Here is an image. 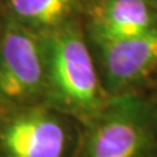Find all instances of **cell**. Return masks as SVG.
Masks as SVG:
<instances>
[{
	"label": "cell",
	"mask_w": 157,
	"mask_h": 157,
	"mask_svg": "<svg viewBox=\"0 0 157 157\" xmlns=\"http://www.w3.org/2000/svg\"><path fill=\"white\" fill-rule=\"evenodd\" d=\"M46 52L45 105L80 124L109 101L90 42L81 22L43 36Z\"/></svg>",
	"instance_id": "cell-1"
},
{
	"label": "cell",
	"mask_w": 157,
	"mask_h": 157,
	"mask_svg": "<svg viewBox=\"0 0 157 157\" xmlns=\"http://www.w3.org/2000/svg\"><path fill=\"white\" fill-rule=\"evenodd\" d=\"M80 126L73 157H157V104L136 92L111 96Z\"/></svg>",
	"instance_id": "cell-2"
},
{
	"label": "cell",
	"mask_w": 157,
	"mask_h": 157,
	"mask_svg": "<svg viewBox=\"0 0 157 157\" xmlns=\"http://www.w3.org/2000/svg\"><path fill=\"white\" fill-rule=\"evenodd\" d=\"M43 36L0 14V110L45 104Z\"/></svg>",
	"instance_id": "cell-3"
},
{
	"label": "cell",
	"mask_w": 157,
	"mask_h": 157,
	"mask_svg": "<svg viewBox=\"0 0 157 157\" xmlns=\"http://www.w3.org/2000/svg\"><path fill=\"white\" fill-rule=\"evenodd\" d=\"M71 121L45 104L0 110V157H73Z\"/></svg>",
	"instance_id": "cell-4"
},
{
	"label": "cell",
	"mask_w": 157,
	"mask_h": 157,
	"mask_svg": "<svg viewBox=\"0 0 157 157\" xmlns=\"http://www.w3.org/2000/svg\"><path fill=\"white\" fill-rule=\"evenodd\" d=\"M90 46L110 97L136 92L157 72V28L122 41Z\"/></svg>",
	"instance_id": "cell-5"
},
{
	"label": "cell",
	"mask_w": 157,
	"mask_h": 157,
	"mask_svg": "<svg viewBox=\"0 0 157 157\" xmlns=\"http://www.w3.org/2000/svg\"><path fill=\"white\" fill-rule=\"evenodd\" d=\"M84 20L90 45L122 41L157 28V2L89 0Z\"/></svg>",
	"instance_id": "cell-6"
},
{
	"label": "cell",
	"mask_w": 157,
	"mask_h": 157,
	"mask_svg": "<svg viewBox=\"0 0 157 157\" xmlns=\"http://www.w3.org/2000/svg\"><path fill=\"white\" fill-rule=\"evenodd\" d=\"M86 0H0V13L41 36L85 17Z\"/></svg>",
	"instance_id": "cell-7"
},
{
	"label": "cell",
	"mask_w": 157,
	"mask_h": 157,
	"mask_svg": "<svg viewBox=\"0 0 157 157\" xmlns=\"http://www.w3.org/2000/svg\"><path fill=\"white\" fill-rule=\"evenodd\" d=\"M86 2H89V0H86ZM155 2H157V0H155Z\"/></svg>",
	"instance_id": "cell-8"
},
{
	"label": "cell",
	"mask_w": 157,
	"mask_h": 157,
	"mask_svg": "<svg viewBox=\"0 0 157 157\" xmlns=\"http://www.w3.org/2000/svg\"><path fill=\"white\" fill-rule=\"evenodd\" d=\"M0 14H2V13H0Z\"/></svg>",
	"instance_id": "cell-9"
}]
</instances>
